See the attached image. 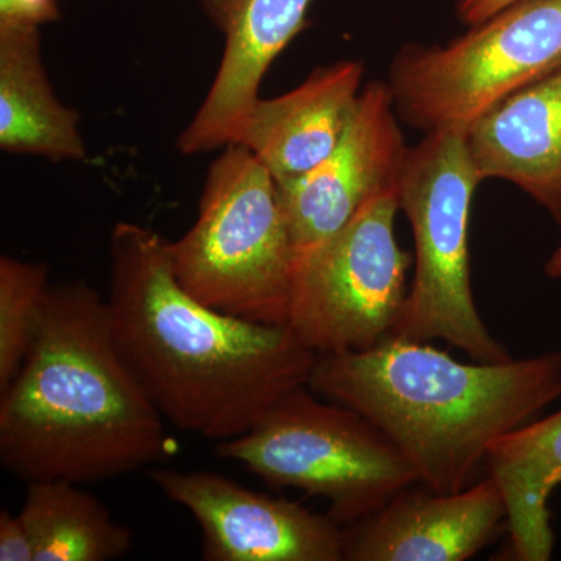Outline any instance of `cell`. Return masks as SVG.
<instances>
[{
	"label": "cell",
	"instance_id": "cell-4",
	"mask_svg": "<svg viewBox=\"0 0 561 561\" xmlns=\"http://www.w3.org/2000/svg\"><path fill=\"white\" fill-rule=\"evenodd\" d=\"M181 287L209 308L287 327L297 247L278 183L242 144L210 164L198 217L169 242Z\"/></svg>",
	"mask_w": 561,
	"mask_h": 561
},
{
	"label": "cell",
	"instance_id": "cell-1",
	"mask_svg": "<svg viewBox=\"0 0 561 561\" xmlns=\"http://www.w3.org/2000/svg\"><path fill=\"white\" fill-rule=\"evenodd\" d=\"M169 241L142 225L111 232V334L172 426L224 442L249 432L279 398L308 386L319 354L287 327L209 308L181 287Z\"/></svg>",
	"mask_w": 561,
	"mask_h": 561
},
{
	"label": "cell",
	"instance_id": "cell-15",
	"mask_svg": "<svg viewBox=\"0 0 561 561\" xmlns=\"http://www.w3.org/2000/svg\"><path fill=\"white\" fill-rule=\"evenodd\" d=\"M80 114L51 90L39 25L0 22V147L10 154L83 161Z\"/></svg>",
	"mask_w": 561,
	"mask_h": 561
},
{
	"label": "cell",
	"instance_id": "cell-19",
	"mask_svg": "<svg viewBox=\"0 0 561 561\" xmlns=\"http://www.w3.org/2000/svg\"><path fill=\"white\" fill-rule=\"evenodd\" d=\"M0 561H35L33 542L20 513L0 512Z\"/></svg>",
	"mask_w": 561,
	"mask_h": 561
},
{
	"label": "cell",
	"instance_id": "cell-20",
	"mask_svg": "<svg viewBox=\"0 0 561 561\" xmlns=\"http://www.w3.org/2000/svg\"><path fill=\"white\" fill-rule=\"evenodd\" d=\"M516 0H457L456 16L461 24H479Z\"/></svg>",
	"mask_w": 561,
	"mask_h": 561
},
{
	"label": "cell",
	"instance_id": "cell-3",
	"mask_svg": "<svg viewBox=\"0 0 561 561\" xmlns=\"http://www.w3.org/2000/svg\"><path fill=\"white\" fill-rule=\"evenodd\" d=\"M308 387L371 421L427 489L459 493L479 481L494 443L560 400L561 351L465 364L391 335L371 350L319 354Z\"/></svg>",
	"mask_w": 561,
	"mask_h": 561
},
{
	"label": "cell",
	"instance_id": "cell-21",
	"mask_svg": "<svg viewBox=\"0 0 561 561\" xmlns=\"http://www.w3.org/2000/svg\"><path fill=\"white\" fill-rule=\"evenodd\" d=\"M545 271L549 278L561 279V242L553 251L552 256L549 257V261L546 262Z\"/></svg>",
	"mask_w": 561,
	"mask_h": 561
},
{
	"label": "cell",
	"instance_id": "cell-18",
	"mask_svg": "<svg viewBox=\"0 0 561 561\" xmlns=\"http://www.w3.org/2000/svg\"><path fill=\"white\" fill-rule=\"evenodd\" d=\"M49 290L47 265L0 257V390L27 359Z\"/></svg>",
	"mask_w": 561,
	"mask_h": 561
},
{
	"label": "cell",
	"instance_id": "cell-9",
	"mask_svg": "<svg viewBox=\"0 0 561 561\" xmlns=\"http://www.w3.org/2000/svg\"><path fill=\"white\" fill-rule=\"evenodd\" d=\"M164 496L190 511L206 561H343V529L330 515L272 497L210 471L153 468Z\"/></svg>",
	"mask_w": 561,
	"mask_h": 561
},
{
	"label": "cell",
	"instance_id": "cell-13",
	"mask_svg": "<svg viewBox=\"0 0 561 561\" xmlns=\"http://www.w3.org/2000/svg\"><path fill=\"white\" fill-rule=\"evenodd\" d=\"M364 80L360 61L317 68L300 87L260 99L238 142L272 173L278 186L301 179L330 157L348 130Z\"/></svg>",
	"mask_w": 561,
	"mask_h": 561
},
{
	"label": "cell",
	"instance_id": "cell-5",
	"mask_svg": "<svg viewBox=\"0 0 561 561\" xmlns=\"http://www.w3.org/2000/svg\"><path fill=\"white\" fill-rule=\"evenodd\" d=\"M481 183L463 128L427 133L409 149L398 201L412 227L415 272L393 337L443 341L472 360L504 362L511 353L483 323L472 294L471 205Z\"/></svg>",
	"mask_w": 561,
	"mask_h": 561
},
{
	"label": "cell",
	"instance_id": "cell-14",
	"mask_svg": "<svg viewBox=\"0 0 561 561\" xmlns=\"http://www.w3.org/2000/svg\"><path fill=\"white\" fill-rule=\"evenodd\" d=\"M467 140L481 181L515 184L561 227V68L479 117Z\"/></svg>",
	"mask_w": 561,
	"mask_h": 561
},
{
	"label": "cell",
	"instance_id": "cell-17",
	"mask_svg": "<svg viewBox=\"0 0 561 561\" xmlns=\"http://www.w3.org/2000/svg\"><path fill=\"white\" fill-rule=\"evenodd\" d=\"M20 516L35 561H110L127 556L133 531L105 504L69 481L27 483Z\"/></svg>",
	"mask_w": 561,
	"mask_h": 561
},
{
	"label": "cell",
	"instance_id": "cell-10",
	"mask_svg": "<svg viewBox=\"0 0 561 561\" xmlns=\"http://www.w3.org/2000/svg\"><path fill=\"white\" fill-rule=\"evenodd\" d=\"M387 81L362 90L348 130L327 160L279 187L297 251L330 238L365 203L398 191L409 149Z\"/></svg>",
	"mask_w": 561,
	"mask_h": 561
},
{
	"label": "cell",
	"instance_id": "cell-6",
	"mask_svg": "<svg viewBox=\"0 0 561 561\" xmlns=\"http://www.w3.org/2000/svg\"><path fill=\"white\" fill-rule=\"evenodd\" d=\"M216 454L276 489L323 497L341 526L381 511L420 482L411 461L371 421L320 401L308 386L279 398L245 434L217 442Z\"/></svg>",
	"mask_w": 561,
	"mask_h": 561
},
{
	"label": "cell",
	"instance_id": "cell-7",
	"mask_svg": "<svg viewBox=\"0 0 561 561\" xmlns=\"http://www.w3.org/2000/svg\"><path fill=\"white\" fill-rule=\"evenodd\" d=\"M561 68V0H516L446 44H405L389 68L404 124L463 128Z\"/></svg>",
	"mask_w": 561,
	"mask_h": 561
},
{
	"label": "cell",
	"instance_id": "cell-16",
	"mask_svg": "<svg viewBox=\"0 0 561 561\" xmlns=\"http://www.w3.org/2000/svg\"><path fill=\"white\" fill-rule=\"evenodd\" d=\"M485 468L507 502L513 560H551L556 535L549 501L561 485V409L500 438Z\"/></svg>",
	"mask_w": 561,
	"mask_h": 561
},
{
	"label": "cell",
	"instance_id": "cell-2",
	"mask_svg": "<svg viewBox=\"0 0 561 561\" xmlns=\"http://www.w3.org/2000/svg\"><path fill=\"white\" fill-rule=\"evenodd\" d=\"M0 397V461L25 483H99L168 459L164 419L83 280L50 286L27 359Z\"/></svg>",
	"mask_w": 561,
	"mask_h": 561
},
{
	"label": "cell",
	"instance_id": "cell-8",
	"mask_svg": "<svg viewBox=\"0 0 561 561\" xmlns=\"http://www.w3.org/2000/svg\"><path fill=\"white\" fill-rule=\"evenodd\" d=\"M398 210V191L382 192L342 230L297 251L287 328L306 348L367 351L393 335L413 264L394 232Z\"/></svg>",
	"mask_w": 561,
	"mask_h": 561
},
{
	"label": "cell",
	"instance_id": "cell-11",
	"mask_svg": "<svg viewBox=\"0 0 561 561\" xmlns=\"http://www.w3.org/2000/svg\"><path fill=\"white\" fill-rule=\"evenodd\" d=\"M507 502L491 476L459 493L421 482L343 529L346 561H465L507 527Z\"/></svg>",
	"mask_w": 561,
	"mask_h": 561
},
{
	"label": "cell",
	"instance_id": "cell-12",
	"mask_svg": "<svg viewBox=\"0 0 561 561\" xmlns=\"http://www.w3.org/2000/svg\"><path fill=\"white\" fill-rule=\"evenodd\" d=\"M312 0H202L205 16L224 33L225 49L208 95L181 133V154L238 142L260 101L265 73L306 27Z\"/></svg>",
	"mask_w": 561,
	"mask_h": 561
}]
</instances>
